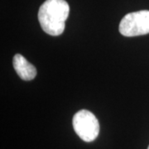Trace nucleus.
Wrapping results in <instances>:
<instances>
[{
    "instance_id": "1",
    "label": "nucleus",
    "mask_w": 149,
    "mask_h": 149,
    "mask_svg": "<svg viewBox=\"0 0 149 149\" xmlns=\"http://www.w3.org/2000/svg\"><path fill=\"white\" fill-rule=\"evenodd\" d=\"M70 6L65 0H46L38 11V21L42 30L51 36H60L65 30Z\"/></svg>"
},
{
    "instance_id": "2",
    "label": "nucleus",
    "mask_w": 149,
    "mask_h": 149,
    "mask_svg": "<svg viewBox=\"0 0 149 149\" xmlns=\"http://www.w3.org/2000/svg\"><path fill=\"white\" fill-rule=\"evenodd\" d=\"M72 124L76 134L86 143L95 140L100 133V123L97 118L86 109H81L74 114Z\"/></svg>"
},
{
    "instance_id": "3",
    "label": "nucleus",
    "mask_w": 149,
    "mask_h": 149,
    "mask_svg": "<svg viewBox=\"0 0 149 149\" xmlns=\"http://www.w3.org/2000/svg\"><path fill=\"white\" fill-rule=\"evenodd\" d=\"M119 32L124 37H137L149 33V10L128 13L119 23Z\"/></svg>"
},
{
    "instance_id": "4",
    "label": "nucleus",
    "mask_w": 149,
    "mask_h": 149,
    "mask_svg": "<svg viewBox=\"0 0 149 149\" xmlns=\"http://www.w3.org/2000/svg\"><path fill=\"white\" fill-rule=\"evenodd\" d=\"M13 65L17 74L23 80H32L37 75L36 67L20 54H16L13 56Z\"/></svg>"
},
{
    "instance_id": "5",
    "label": "nucleus",
    "mask_w": 149,
    "mask_h": 149,
    "mask_svg": "<svg viewBox=\"0 0 149 149\" xmlns=\"http://www.w3.org/2000/svg\"><path fill=\"white\" fill-rule=\"evenodd\" d=\"M148 149H149V146H148Z\"/></svg>"
}]
</instances>
